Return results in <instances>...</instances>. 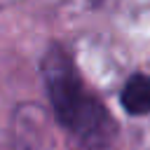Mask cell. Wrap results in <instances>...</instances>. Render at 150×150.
Wrapping results in <instances>:
<instances>
[{"instance_id":"6da1fadb","label":"cell","mask_w":150,"mask_h":150,"mask_svg":"<svg viewBox=\"0 0 150 150\" xmlns=\"http://www.w3.org/2000/svg\"><path fill=\"white\" fill-rule=\"evenodd\" d=\"M42 75L49 101L61 127L87 150H103L117 136V122L108 108L87 91L70 54L52 45L42 59Z\"/></svg>"},{"instance_id":"7a4b0ae2","label":"cell","mask_w":150,"mask_h":150,"mask_svg":"<svg viewBox=\"0 0 150 150\" xmlns=\"http://www.w3.org/2000/svg\"><path fill=\"white\" fill-rule=\"evenodd\" d=\"M120 103L122 108L138 117V115H150V75L145 73H134L120 94Z\"/></svg>"}]
</instances>
